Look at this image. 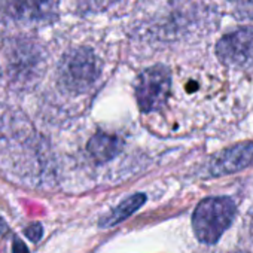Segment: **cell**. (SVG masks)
<instances>
[{"instance_id": "6", "label": "cell", "mask_w": 253, "mask_h": 253, "mask_svg": "<svg viewBox=\"0 0 253 253\" xmlns=\"http://www.w3.org/2000/svg\"><path fill=\"white\" fill-rule=\"evenodd\" d=\"M2 9L17 20H45L57 8V0H0Z\"/></svg>"}, {"instance_id": "10", "label": "cell", "mask_w": 253, "mask_h": 253, "mask_svg": "<svg viewBox=\"0 0 253 253\" xmlns=\"http://www.w3.org/2000/svg\"><path fill=\"white\" fill-rule=\"evenodd\" d=\"M231 2H243V3H247V2H252V0H231Z\"/></svg>"}, {"instance_id": "9", "label": "cell", "mask_w": 253, "mask_h": 253, "mask_svg": "<svg viewBox=\"0 0 253 253\" xmlns=\"http://www.w3.org/2000/svg\"><path fill=\"white\" fill-rule=\"evenodd\" d=\"M24 232L32 241H39V238L42 237V226L39 223H35V225L29 226Z\"/></svg>"}, {"instance_id": "8", "label": "cell", "mask_w": 253, "mask_h": 253, "mask_svg": "<svg viewBox=\"0 0 253 253\" xmlns=\"http://www.w3.org/2000/svg\"><path fill=\"white\" fill-rule=\"evenodd\" d=\"M146 197L143 194H136L130 198H126L125 201H122L116 209L112 210L110 214H107V217H104L100 225L101 226H113L116 223H119L121 220L126 219L130 214H133L143 203H145Z\"/></svg>"}, {"instance_id": "7", "label": "cell", "mask_w": 253, "mask_h": 253, "mask_svg": "<svg viewBox=\"0 0 253 253\" xmlns=\"http://www.w3.org/2000/svg\"><path fill=\"white\" fill-rule=\"evenodd\" d=\"M121 151V140L106 133L94 134L88 142V152L97 163H106L115 158Z\"/></svg>"}, {"instance_id": "4", "label": "cell", "mask_w": 253, "mask_h": 253, "mask_svg": "<svg viewBox=\"0 0 253 253\" xmlns=\"http://www.w3.org/2000/svg\"><path fill=\"white\" fill-rule=\"evenodd\" d=\"M216 55L228 67H253V27H240L219 39Z\"/></svg>"}, {"instance_id": "5", "label": "cell", "mask_w": 253, "mask_h": 253, "mask_svg": "<svg viewBox=\"0 0 253 253\" xmlns=\"http://www.w3.org/2000/svg\"><path fill=\"white\" fill-rule=\"evenodd\" d=\"M253 166V143H241L217 154L210 163L214 176H225Z\"/></svg>"}, {"instance_id": "3", "label": "cell", "mask_w": 253, "mask_h": 253, "mask_svg": "<svg viewBox=\"0 0 253 253\" xmlns=\"http://www.w3.org/2000/svg\"><path fill=\"white\" fill-rule=\"evenodd\" d=\"M171 91V73L166 66L143 70L136 82V98L142 112L160 110L167 104Z\"/></svg>"}, {"instance_id": "2", "label": "cell", "mask_w": 253, "mask_h": 253, "mask_svg": "<svg viewBox=\"0 0 253 253\" xmlns=\"http://www.w3.org/2000/svg\"><path fill=\"white\" fill-rule=\"evenodd\" d=\"M235 217V204L228 197H210L203 200L194 214L192 228L195 237L206 244H214L231 226Z\"/></svg>"}, {"instance_id": "11", "label": "cell", "mask_w": 253, "mask_h": 253, "mask_svg": "<svg viewBox=\"0 0 253 253\" xmlns=\"http://www.w3.org/2000/svg\"><path fill=\"white\" fill-rule=\"evenodd\" d=\"M229 253H246V252H229Z\"/></svg>"}, {"instance_id": "1", "label": "cell", "mask_w": 253, "mask_h": 253, "mask_svg": "<svg viewBox=\"0 0 253 253\" xmlns=\"http://www.w3.org/2000/svg\"><path fill=\"white\" fill-rule=\"evenodd\" d=\"M100 60L91 48L70 49L61 58L57 69L58 85L73 94L88 91L100 76Z\"/></svg>"}]
</instances>
